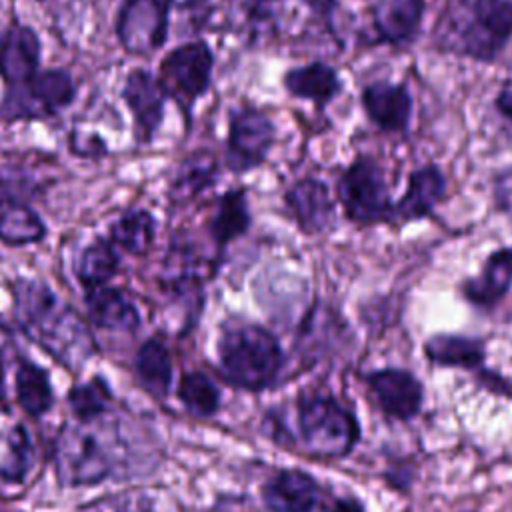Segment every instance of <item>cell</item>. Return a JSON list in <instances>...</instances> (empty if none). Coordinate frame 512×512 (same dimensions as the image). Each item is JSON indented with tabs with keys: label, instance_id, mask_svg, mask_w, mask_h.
I'll list each match as a JSON object with an SVG mask.
<instances>
[{
	"label": "cell",
	"instance_id": "cell-1",
	"mask_svg": "<svg viewBox=\"0 0 512 512\" xmlns=\"http://www.w3.org/2000/svg\"><path fill=\"white\" fill-rule=\"evenodd\" d=\"M16 318L22 330L68 370H80L94 354V338L84 318L38 280L14 286Z\"/></svg>",
	"mask_w": 512,
	"mask_h": 512
},
{
	"label": "cell",
	"instance_id": "cell-2",
	"mask_svg": "<svg viewBox=\"0 0 512 512\" xmlns=\"http://www.w3.org/2000/svg\"><path fill=\"white\" fill-rule=\"evenodd\" d=\"M512 38V0H448L434 28L438 48L490 62Z\"/></svg>",
	"mask_w": 512,
	"mask_h": 512
},
{
	"label": "cell",
	"instance_id": "cell-3",
	"mask_svg": "<svg viewBox=\"0 0 512 512\" xmlns=\"http://www.w3.org/2000/svg\"><path fill=\"white\" fill-rule=\"evenodd\" d=\"M218 358L224 376L252 392L270 386L282 366L278 340L256 324L226 328L218 342Z\"/></svg>",
	"mask_w": 512,
	"mask_h": 512
},
{
	"label": "cell",
	"instance_id": "cell-4",
	"mask_svg": "<svg viewBox=\"0 0 512 512\" xmlns=\"http://www.w3.org/2000/svg\"><path fill=\"white\" fill-rule=\"evenodd\" d=\"M298 432L304 450L316 458H342L360 436L356 416L328 394H310L298 402Z\"/></svg>",
	"mask_w": 512,
	"mask_h": 512
},
{
	"label": "cell",
	"instance_id": "cell-5",
	"mask_svg": "<svg viewBox=\"0 0 512 512\" xmlns=\"http://www.w3.org/2000/svg\"><path fill=\"white\" fill-rule=\"evenodd\" d=\"M114 466L108 444L84 420L64 424L56 438L54 468L64 486H92L104 480Z\"/></svg>",
	"mask_w": 512,
	"mask_h": 512
},
{
	"label": "cell",
	"instance_id": "cell-6",
	"mask_svg": "<svg viewBox=\"0 0 512 512\" xmlns=\"http://www.w3.org/2000/svg\"><path fill=\"white\" fill-rule=\"evenodd\" d=\"M338 200L344 214L360 224L392 220L390 200L382 168L372 158L354 160L338 180Z\"/></svg>",
	"mask_w": 512,
	"mask_h": 512
},
{
	"label": "cell",
	"instance_id": "cell-7",
	"mask_svg": "<svg viewBox=\"0 0 512 512\" xmlns=\"http://www.w3.org/2000/svg\"><path fill=\"white\" fill-rule=\"evenodd\" d=\"M214 56L206 42L196 40L170 50L158 66V84L166 98L174 100L180 110L190 112L192 104L210 84Z\"/></svg>",
	"mask_w": 512,
	"mask_h": 512
},
{
	"label": "cell",
	"instance_id": "cell-8",
	"mask_svg": "<svg viewBox=\"0 0 512 512\" xmlns=\"http://www.w3.org/2000/svg\"><path fill=\"white\" fill-rule=\"evenodd\" d=\"M172 0H124L116 18V36L130 54H148L166 42Z\"/></svg>",
	"mask_w": 512,
	"mask_h": 512
},
{
	"label": "cell",
	"instance_id": "cell-9",
	"mask_svg": "<svg viewBox=\"0 0 512 512\" xmlns=\"http://www.w3.org/2000/svg\"><path fill=\"white\" fill-rule=\"evenodd\" d=\"M276 130L266 112L240 108L230 114L226 164L234 172H246L262 164L272 148Z\"/></svg>",
	"mask_w": 512,
	"mask_h": 512
},
{
	"label": "cell",
	"instance_id": "cell-10",
	"mask_svg": "<svg viewBox=\"0 0 512 512\" xmlns=\"http://www.w3.org/2000/svg\"><path fill=\"white\" fill-rule=\"evenodd\" d=\"M76 96V84L66 70L38 72L24 88L10 90L2 104L6 118L26 114H58Z\"/></svg>",
	"mask_w": 512,
	"mask_h": 512
},
{
	"label": "cell",
	"instance_id": "cell-11",
	"mask_svg": "<svg viewBox=\"0 0 512 512\" xmlns=\"http://www.w3.org/2000/svg\"><path fill=\"white\" fill-rule=\"evenodd\" d=\"M366 384L386 416L408 422L420 412L424 388L412 372L404 368H380L366 376Z\"/></svg>",
	"mask_w": 512,
	"mask_h": 512
},
{
	"label": "cell",
	"instance_id": "cell-12",
	"mask_svg": "<svg viewBox=\"0 0 512 512\" xmlns=\"http://www.w3.org/2000/svg\"><path fill=\"white\" fill-rule=\"evenodd\" d=\"M40 64V40L30 26L12 24L0 32V76L10 90L24 88Z\"/></svg>",
	"mask_w": 512,
	"mask_h": 512
},
{
	"label": "cell",
	"instance_id": "cell-13",
	"mask_svg": "<svg viewBox=\"0 0 512 512\" xmlns=\"http://www.w3.org/2000/svg\"><path fill=\"white\" fill-rule=\"evenodd\" d=\"M286 206L306 234H320L334 226L336 208L324 182L302 178L286 190Z\"/></svg>",
	"mask_w": 512,
	"mask_h": 512
},
{
	"label": "cell",
	"instance_id": "cell-14",
	"mask_svg": "<svg viewBox=\"0 0 512 512\" xmlns=\"http://www.w3.org/2000/svg\"><path fill=\"white\" fill-rule=\"evenodd\" d=\"M122 98L130 108L140 140H150L164 118L166 94L146 70H132L122 86Z\"/></svg>",
	"mask_w": 512,
	"mask_h": 512
},
{
	"label": "cell",
	"instance_id": "cell-15",
	"mask_svg": "<svg viewBox=\"0 0 512 512\" xmlns=\"http://www.w3.org/2000/svg\"><path fill=\"white\" fill-rule=\"evenodd\" d=\"M262 498L272 512H314L322 500V490L310 474L282 470L264 484Z\"/></svg>",
	"mask_w": 512,
	"mask_h": 512
},
{
	"label": "cell",
	"instance_id": "cell-16",
	"mask_svg": "<svg viewBox=\"0 0 512 512\" xmlns=\"http://www.w3.org/2000/svg\"><path fill=\"white\" fill-rule=\"evenodd\" d=\"M362 106L368 118L382 130H406L412 114V96L404 84L378 80L362 90Z\"/></svg>",
	"mask_w": 512,
	"mask_h": 512
},
{
	"label": "cell",
	"instance_id": "cell-17",
	"mask_svg": "<svg viewBox=\"0 0 512 512\" xmlns=\"http://www.w3.org/2000/svg\"><path fill=\"white\" fill-rule=\"evenodd\" d=\"M512 286V246L492 252L482 270L462 284V294L478 308H492Z\"/></svg>",
	"mask_w": 512,
	"mask_h": 512
},
{
	"label": "cell",
	"instance_id": "cell-18",
	"mask_svg": "<svg viewBox=\"0 0 512 512\" xmlns=\"http://www.w3.org/2000/svg\"><path fill=\"white\" fill-rule=\"evenodd\" d=\"M446 180L436 166H424L410 174L404 196L394 204L392 220L408 222L428 216L444 198Z\"/></svg>",
	"mask_w": 512,
	"mask_h": 512
},
{
	"label": "cell",
	"instance_id": "cell-19",
	"mask_svg": "<svg viewBox=\"0 0 512 512\" xmlns=\"http://www.w3.org/2000/svg\"><path fill=\"white\" fill-rule=\"evenodd\" d=\"M86 306H88L90 320L106 330L132 332L140 324L138 310L116 288H108V286L88 288Z\"/></svg>",
	"mask_w": 512,
	"mask_h": 512
},
{
	"label": "cell",
	"instance_id": "cell-20",
	"mask_svg": "<svg viewBox=\"0 0 512 512\" xmlns=\"http://www.w3.org/2000/svg\"><path fill=\"white\" fill-rule=\"evenodd\" d=\"M422 0H378L372 10L374 28L390 44L406 42L418 30Z\"/></svg>",
	"mask_w": 512,
	"mask_h": 512
},
{
	"label": "cell",
	"instance_id": "cell-21",
	"mask_svg": "<svg viewBox=\"0 0 512 512\" xmlns=\"http://www.w3.org/2000/svg\"><path fill=\"white\" fill-rule=\"evenodd\" d=\"M40 216L14 194L0 192V240L10 246H24L44 238Z\"/></svg>",
	"mask_w": 512,
	"mask_h": 512
},
{
	"label": "cell",
	"instance_id": "cell-22",
	"mask_svg": "<svg viewBox=\"0 0 512 512\" xmlns=\"http://www.w3.org/2000/svg\"><path fill=\"white\" fill-rule=\"evenodd\" d=\"M284 88L294 98L312 100L322 106L340 92V78L336 70L324 62H312L290 70L284 76Z\"/></svg>",
	"mask_w": 512,
	"mask_h": 512
},
{
	"label": "cell",
	"instance_id": "cell-23",
	"mask_svg": "<svg viewBox=\"0 0 512 512\" xmlns=\"http://www.w3.org/2000/svg\"><path fill=\"white\" fill-rule=\"evenodd\" d=\"M424 354L432 364L478 368L484 362V344L478 338L458 334H436L426 340Z\"/></svg>",
	"mask_w": 512,
	"mask_h": 512
},
{
	"label": "cell",
	"instance_id": "cell-24",
	"mask_svg": "<svg viewBox=\"0 0 512 512\" xmlns=\"http://www.w3.org/2000/svg\"><path fill=\"white\" fill-rule=\"evenodd\" d=\"M34 462V448L24 426L12 424L0 430V480L16 484L24 480Z\"/></svg>",
	"mask_w": 512,
	"mask_h": 512
},
{
	"label": "cell",
	"instance_id": "cell-25",
	"mask_svg": "<svg viewBox=\"0 0 512 512\" xmlns=\"http://www.w3.org/2000/svg\"><path fill=\"white\" fill-rule=\"evenodd\" d=\"M136 374L142 386L154 394L164 396L172 382V360L168 348L156 340H146L136 354Z\"/></svg>",
	"mask_w": 512,
	"mask_h": 512
},
{
	"label": "cell",
	"instance_id": "cell-26",
	"mask_svg": "<svg viewBox=\"0 0 512 512\" xmlns=\"http://www.w3.org/2000/svg\"><path fill=\"white\" fill-rule=\"evenodd\" d=\"M14 388L18 404L30 416H42L52 406V386L44 368L24 360L16 368Z\"/></svg>",
	"mask_w": 512,
	"mask_h": 512
},
{
	"label": "cell",
	"instance_id": "cell-27",
	"mask_svg": "<svg viewBox=\"0 0 512 512\" xmlns=\"http://www.w3.org/2000/svg\"><path fill=\"white\" fill-rule=\"evenodd\" d=\"M218 176V162L208 150H196L186 156L172 182V198L188 200L208 188Z\"/></svg>",
	"mask_w": 512,
	"mask_h": 512
},
{
	"label": "cell",
	"instance_id": "cell-28",
	"mask_svg": "<svg viewBox=\"0 0 512 512\" xmlns=\"http://www.w3.org/2000/svg\"><path fill=\"white\" fill-rule=\"evenodd\" d=\"M250 226V212L244 190H228L220 200L210 222V232L214 240L224 246L226 242L238 238Z\"/></svg>",
	"mask_w": 512,
	"mask_h": 512
},
{
	"label": "cell",
	"instance_id": "cell-29",
	"mask_svg": "<svg viewBox=\"0 0 512 512\" xmlns=\"http://www.w3.org/2000/svg\"><path fill=\"white\" fill-rule=\"evenodd\" d=\"M154 218L146 210H132L110 228V238L128 254H144L154 242Z\"/></svg>",
	"mask_w": 512,
	"mask_h": 512
},
{
	"label": "cell",
	"instance_id": "cell-30",
	"mask_svg": "<svg viewBox=\"0 0 512 512\" xmlns=\"http://www.w3.org/2000/svg\"><path fill=\"white\" fill-rule=\"evenodd\" d=\"M116 268L118 258L114 248L108 242L96 240L94 244L84 248L76 266V274L86 288H96L104 286L114 276Z\"/></svg>",
	"mask_w": 512,
	"mask_h": 512
},
{
	"label": "cell",
	"instance_id": "cell-31",
	"mask_svg": "<svg viewBox=\"0 0 512 512\" xmlns=\"http://www.w3.org/2000/svg\"><path fill=\"white\" fill-rule=\"evenodd\" d=\"M178 398L194 416H210L218 410L220 404L218 388L202 372H188L180 378Z\"/></svg>",
	"mask_w": 512,
	"mask_h": 512
},
{
	"label": "cell",
	"instance_id": "cell-32",
	"mask_svg": "<svg viewBox=\"0 0 512 512\" xmlns=\"http://www.w3.org/2000/svg\"><path fill=\"white\" fill-rule=\"evenodd\" d=\"M68 400H70L74 414L80 420L90 422V420L98 418L100 414H104V410L108 408L110 390H108L106 382H102L100 378H94L90 382L74 386L68 394Z\"/></svg>",
	"mask_w": 512,
	"mask_h": 512
},
{
	"label": "cell",
	"instance_id": "cell-33",
	"mask_svg": "<svg viewBox=\"0 0 512 512\" xmlns=\"http://www.w3.org/2000/svg\"><path fill=\"white\" fill-rule=\"evenodd\" d=\"M494 202L500 212L512 218V166L502 170L494 180Z\"/></svg>",
	"mask_w": 512,
	"mask_h": 512
},
{
	"label": "cell",
	"instance_id": "cell-34",
	"mask_svg": "<svg viewBox=\"0 0 512 512\" xmlns=\"http://www.w3.org/2000/svg\"><path fill=\"white\" fill-rule=\"evenodd\" d=\"M496 108H498L508 120H512V80H508V82L500 88V92H498V96H496Z\"/></svg>",
	"mask_w": 512,
	"mask_h": 512
},
{
	"label": "cell",
	"instance_id": "cell-35",
	"mask_svg": "<svg viewBox=\"0 0 512 512\" xmlns=\"http://www.w3.org/2000/svg\"><path fill=\"white\" fill-rule=\"evenodd\" d=\"M330 512H366L364 506L354 498H340L332 504Z\"/></svg>",
	"mask_w": 512,
	"mask_h": 512
},
{
	"label": "cell",
	"instance_id": "cell-36",
	"mask_svg": "<svg viewBox=\"0 0 512 512\" xmlns=\"http://www.w3.org/2000/svg\"><path fill=\"white\" fill-rule=\"evenodd\" d=\"M306 4L312 8V10H316L318 14H330V10H332V6H334V0H306Z\"/></svg>",
	"mask_w": 512,
	"mask_h": 512
},
{
	"label": "cell",
	"instance_id": "cell-37",
	"mask_svg": "<svg viewBox=\"0 0 512 512\" xmlns=\"http://www.w3.org/2000/svg\"><path fill=\"white\" fill-rule=\"evenodd\" d=\"M0 358H2V346H0ZM0 382H2V360H0Z\"/></svg>",
	"mask_w": 512,
	"mask_h": 512
},
{
	"label": "cell",
	"instance_id": "cell-38",
	"mask_svg": "<svg viewBox=\"0 0 512 512\" xmlns=\"http://www.w3.org/2000/svg\"><path fill=\"white\" fill-rule=\"evenodd\" d=\"M38 2H42V0H38Z\"/></svg>",
	"mask_w": 512,
	"mask_h": 512
}]
</instances>
